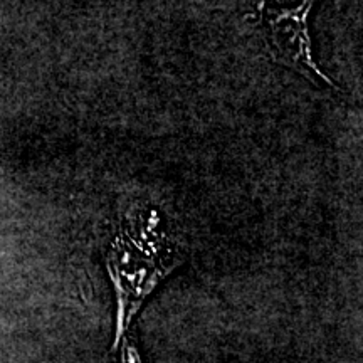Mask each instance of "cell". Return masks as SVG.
Segmentation results:
<instances>
[{"label":"cell","mask_w":363,"mask_h":363,"mask_svg":"<svg viewBox=\"0 0 363 363\" xmlns=\"http://www.w3.org/2000/svg\"><path fill=\"white\" fill-rule=\"evenodd\" d=\"M315 0H301L294 7H267L261 2V21L266 24V44L272 61L288 67L315 86L340 91V86L320 69L313 56L310 13Z\"/></svg>","instance_id":"cell-2"},{"label":"cell","mask_w":363,"mask_h":363,"mask_svg":"<svg viewBox=\"0 0 363 363\" xmlns=\"http://www.w3.org/2000/svg\"><path fill=\"white\" fill-rule=\"evenodd\" d=\"M184 259L180 242L167 233L155 208L143 203L121 208L104 256L116 303L111 350L128 335L150 294Z\"/></svg>","instance_id":"cell-1"},{"label":"cell","mask_w":363,"mask_h":363,"mask_svg":"<svg viewBox=\"0 0 363 363\" xmlns=\"http://www.w3.org/2000/svg\"><path fill=\"white\" fill-rule=\"evenodd\" d=\"M118 348H120V363H143L138 347L130 337H123Z\"/></svg>","instance_id":"cell-3"}]
</instances>
